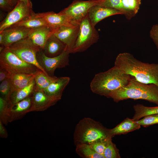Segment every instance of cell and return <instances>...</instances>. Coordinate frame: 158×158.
<instances>
[{
	"mask_svg": "<svg viewBox=\"0 0 158 158\" xmlns=\"http://www.w3.org/2000/svg\"><path fill=\"white\" fill-rule=\"evenodd\" d=\"M54 30L47 26H42L32 29L28 37L35 45L42 50Z\"/></svg>",
	"mask_w": 158,
	"mask_h": 158,
	"instance_id": "obj_16",
	"label": "cell"
},
{
	"mask_svg": "<svg viewBox=\"0 0 158 158\" xmlns=\"http://www.w3.org/2000/svg\"><path fill=\"white\" fill-rule=\"evenodd\" d=\"M135 121L140 126L144 127L158 124V114L147 115Z\"/></svg>",
	"mask_w": 158,
	"mask_h": 158,
	"instance_id": "obj_32",
	"label": "cell"
},
{
	"mask_svg": "<svg viewBox=\"0 0 158 158\" xmlns=\"http://www.w3.org/2000/svg\"><path fill=\"white\" fill-rule=\"evenodd\" d=\"M39 16L46 22L48 27L54 30L62 26H71L79 25L72 21L66 15L53 11L39 13Z\"/></svg>",
	"mask_w": 158,
	"mask_h": 158,
	"instance_id": "obj_14",
	"label": "cell"
},
{
	"mask_svg": "<svg viewBox=\"0 0 158 158\" xmlns=\"http://www.w3.org/2000/svg\"><path fill=\"white\" fill-rule=\"evenodd\" d=\"M34 75L20 73L10 74L8 78L14 91L28 85L34 80Z\"/></svg>",
	"mask_w": 158,
	"mask_h": 158,
	"instance_id": "obj_21",
	"label": "cell"
},
{
	"mask_svg": "<svg viewBox=\"0 0 158 158\" xmlns=\"http://www.w3.org/2000/svg\"><path fill=\"white\" fill-rule=\"evenodd\" d=\"M98 5L114 8L123 12L121 0H101Z\"/></svg>",
	"mask_w": 158,
	"mask_h": 158,
	"instance_id": "obj_33",
	"label": "cell"
},
{
	"mask_svg": "<svg viewBox=\"0 0 158 158\" xmlns=\"http://www.w3.org/2000/svg\"><path fill=\"white\" fill-rule=\"evenodd\" d=\"M150 35L158 50V24L152 27L150 32Z\"/></svg>",
	"mask_w": 158,
	"mask_h": 158,
	"instance_id": "obj_35",
	"label": "cell"
},
{
	"mask_svg": "<svg viewBox=\"0 0 158 158\" xmlns=\"http://www.w3.org/2000/svg\"><path fill=\"white\" fill-rule=\"evenodd\" d=\"M11 105L8 101L0 97V120L6 125L9 122V108Z\"/></svg>",
	"mask_w": 158,
	"mask_h": 158,
	"instance_id": "obj_28",
	"label": "cell"
},
{
	"mask_svg": "<svg viewBox=\"0 0 158 158\" xmlns=\"http://www.w3.org/2000/svg\"><path fill=\"white\" fill-rule=\"evenodd\" d=\"M140 126L132 119L127 118L115 127L109 129V134L113 138L115 135L126 134L138 130Z\"/></svg>",
	"mask_w": 158,
	"mask_h": 158,
	"instance_id": "obj_20",
	"label": "cell"
},
{
	"mask_svg": "<svg viewBox=\"0 0 158 158\" xmlns=\"http://www.w3.org/2000/svg\"><path fill=\"white\" fill-rule=\"evenodd\" d=\"M42 26H48L46 22L39 16V13L33 12L29 16L11 27L22 26L32 29Z\"/></svg>",
	"mask_w": 158,
	"mask_h": 158,
	"instance_id": "obj_22",
	"label": "cell"
},
{
	"mask_svg": "<svg viewBox=\"0 0 158 158\" xmlns=\"http://www.w3.org/2000/svg\"><path fill=\"white\" fill-rule=\"evenodd\" d=\"M31 104L30 96L11 105L9 108V122L20 119L28 113Z\"/></svg>",
	"mask_w": 158,
	"mask_h": 158,
	"instance_id": "obj_17",
	"label": "cell"
},
{
	"mask_svg": "<svg viewBox=\"0 0 158 158\" xmlns=\"http://www.w3.org/2000/svg\"><path fill=\"white\" fill-rule=\"evenodd\" d=\"M13 90L9 78H7L1 82L0 84L1 97L8 101Z\"/></svg>",
	"mask_w": 158,
	"mask_h": 158,
	"instance_id": "obj_29",
	"label": "cell"
},
{
	"mask_svg": "<svg viewBox=\"0 0 158 158\" xmlns=\"http://www.w3.org/2000/svg\"><path fill=\"white\" fill-rule=\"evenodd\" d=\"M112 138L108 140L105 149L104 155L105 158H120L119 150L112 141Z\"/></svg>",
	"mask_w": 158,
	"mask_h": 158,
	"instance_id": "obj_30",
	"label": "cell"
},
{
	"mask_svg": "<svg viewBox=\"0 0 158 158\" xmlns=\"http://www.w3.org/2000/svg\"><path fill=\"white\" fill-rule=\"evenodd\" d=\"M76 152L81 157L83 158H105L103 155L96 152L89 144L79 143L75 145Z\"/></svg>",
	"mask_w": 158,
	"mask_h": 158,
	"instance_id": "obj_27",
	"label": "cell"
},
{
	"mask_svg": "<svg viewBox=\"0 0 158 158\" xmlns=\"http://www.w3.org/2000/svg\"><path fill=\"white\" fill-rule=\"evenodd\" d=\"M10 74L4 69L0 68V82L8 78Z\"/></svg>",
	"mask_w": 158,
	"mask_h": 158,
	"instance_id": "obj_37",
	"label": "cell"
},
{
	"mask_svg": "<svg viewBox=\"0 0 158 158\" xmlns=\"http://www.w3.org/2000/svg\"><path fill=\"white\" fill-rule=\"evenodd\" d=\"M101 0H74L60 12L68 16L73 22L79 24L88 14L90 8L98 4Z\"/></svg>",
	"mask_w": 158,
	"mask_h": 158,
	"instance_id": "obj_9",
	"label": "cell"
},
{
	"mask_svg": "<svg viewBox=\"0 0 158 158\" xmlns=\"http://www.w3.org/2000/svg\"><path fill=\"white\" fill-rule=\"evenodd\" d=\"M29 112L45 111L55 104L61 98L48 96L43 91L34 90L32 95Z\"/></svg>",
	"mask_w": 158,
	"mask_h": 158,
	"instance_id": "obj_12",
	"label": "cell"
},
{
	"mask_svg": "<svg viewBox=\"0 0 158 158\" xmlns=\"http://www.w3.org/2000/svg\"><path fill=\"white\" fill-rule=\"evenodd\" d=\"M70 54L67 47L60 55L52 57L46 56L42 49L37 52L36 58L39 64L49 75L53 76L57 68H64L69 65V56Z\"/></svg>",
	"mask_w": 158,
	"mask_h": 158,
	"instance_id": "obj_8",
	"label": "cell"
},
{
	"mask_svg": "<svg viewBox=\"0 0 158 158\" xmlns=\"http://www.w3.org/2000/svg\"><path fill=\"white\" fill-rule=\"evenodd\" d=\"M131 78L114 66L96 74L90 82V89L95 94L109 98L113 92L127 85Z\"/></svg>",
	"mask_w": 158,
	"mask_h": 158,
	"instance_id": "obj_2",
	"label": "cell"
},
{
	"mask_svg": "<svg viewBox=\"0 0 158 158\" xmlns=\"http://www.w3.org/2000/svg\"><path fill=\"white\" fill-rule=\"evenodd\" d=\"M98 31L92 23L88 16L79 24V29L76 40L71 53L83 52L98 41Z\"/></svg>",
	"mask_w": 158,
	"mask_h": 158,
	"instance_id": "obj_5",
	"label": "cell"
},
{
	"mask_svg": "<svg viewBox=\"0 0 158 158\" xmlns=\"http://www.w3.org/2000/svg\"><path fill=\"white\" fill-rule=\"evenodd\" d=\"M70 80L68 77H57L43 92L48 96L61 99L63 92Z\"/></svg>",
	"mask_w": 158,
	"mask_h": 158,
	"instance_id": "obj_19",
	"label": "cell"
},
{
	"mask_svg": "<svg viewBox=\"0 0 158 158\" xmlns=\"http://www.w3.org/2000/svg\"><path fill=\"white\" fill-rule=\"evenodd\" d=\"M135 114L132 119L135 121L138 120L147 115L158 114V106L148 107L137 104L133 106Z\"/></svg>",
	"mask_w": 158,
	"mask_h": 158,
	"instance_id": "obj_26",
	"label": "cell"
},
{
	"mask_svg": "<svg viewBox=\"0 0 158 158\" xmlns=\"http://www.w3.org/2000/svg\"><path fill=\"white\" fill-rule=\"evenodd\" d=\"M33 12L32 7L19 0L13 9L9 12L0 23V32L10 28L29 16Z\"/></svg>",
	"mask_w": 158,
	"mask_h": 158,
	"instance_id": "obj_10",
	"label": "cell"
},
{
	"mask_svg": "<svg viewBox=\"0 0 158 158\" xmlns=\"http://www.w3.org/2000/svg\"><path fill=\"white\" fill-rule=\"evenodd\" d=\"M17 2H18L19 0L24 2L27 6L32 7V3L30 0H14Z\"/></svg>",
	"mask_w": 158,
	"mask_h": 158,
	"instance_id": "obj_38",
	"label": "cell"
},
{
	"mask_svg": "<svg viewBox=\"0 0 158 158\" xmlns=\"http://www.w3.org/2000/svg\"><path fill=\"white\" fill-rule=\"evenodd\" d=\"M111 137L107 129L98 122L90 118H85L77 124L73 139L75 145L79 143L90 145L97 140Z\"/></svg>",
	"mask_w": 158,
	"mask_h": 158,
	"instance_id": "obj_4",
	"label": "cell"
},
{
	"mask_svg": "<svg viewBox=\"0 0 158 158\" xmlns=\"http://www.w3.org/2000/svg\"><path fill=\"white\" fill-rule=\"evenodd\" d=\"M141 0H121L123 12L126 18L130 20L138 12Z\"/></svg>",
	"mask_w": 158,
	"mask_h": 158,
	"instance_id": "obj_25",
	"label": "cell"
},
{
	"mask_svg": "<svg viewBox=\"0 0 158 158\" xmlns=\"http://www.w3.org/2000/svg\"><path fill=\"white\" fill-rule=\"evenodd\" d=\"M109 98L116 102L128 99H141L158 105V86L140 82L131 76L127 85L113 92Z\"/></svg>",
	"mask_w": 158,
	"mask_h": 158,
	"instance_id": "obj_3",
	"label": "cell"
},
{
	"mask_svg": "<svg viewBox=\"0 0 158 158\" xmlns=\"http://www.w3.org/2000/svg\"><path fill=\"white\" fill-rule=\"evenodd\" d=\"M79 25L63 26L54 30L53 34L66 46L71 53L78 35Z\"/></svg>",
	"mask_w": 158,
	"mask_h": 158,
	"instance_id": "obj_13",
	"label": "cell"
},
{
	"mask_svg": "<svg viewBox=\"0 0 158 158\" xmlns=\"http://www.w3.org/2000/svg\"><path fill=\"white\" fill-rule=\"evenodd\" d=\"M114 66L140 82L158 86V63L142 62L132 54L124 52L117 56Z\"/></svg>",
	"mask_w": 158,
	"mask_h": 158,
	"instance_id": "obj_1",
	"label": "cell"
},
{
	"mask_svg": "<svg viewBox=\"0 0 158 158\" xmlns=\"http://www.w3.org/2000/svg\"><path fill=\"white\" fill-rule=\"evenodd\" d=\"M118 14L123 15V13L117 10L97 4L90 8L88 16L92 23L95 26L98 23L103 19Z\"/></svg>",
	"mask_w": 158,
	"mask_h": 158,
	"instance_id": "obj_15",
	"label": "cell"
},
{
	"mask_svg": "<svg viewBox=\"0 0 158 158\" xmlns=\"http://www.w3.org/2000/svg\"><path fill=\"white\" fill-rule=\"evenodd\" d=\"M34 75L35 91H43L57 78L50 76L39 69Z\"/></svg>",
	"mask_w": 158,
	"mask_h": 158,
	"instance_id": "obj_24",
	"label": "cell"
},
{
	"mask_svg": "<svg viewBox=\"0 0 158 158\" xmlns=\"http://www.w3.org/2000/svg\"><path fill=\"white\" fill-rule=\"evenodd\" d=\"M32 29L22 26H14L0 32L1 46L8 48L13 44L28 37Z\"/></svg>",
	"mask_w": 158,
	"mask_h": 158,
	"instance_id": "obj_11",
	"label": "cell"
},
{
	"mask_svg": "<svg viewBox=\"0 0 158 158\" xmlns=\"http://www.w3.org/2000/svg\"><path fill=\"white\" fill-rule=\"evenodd\" d=\"M0 52V68L10 74L21 73L34 75L39 69L21 60L8 48L4 47Z\"/></svg>",
	"mask_w": 158,
	"mask_h": 158,
	"instance_id": "obj_6",
	"label": "cell"
},
{
	"mask_svg": "<svg viewBox=\"0 0 158 158\" xmlns=\"http://www.w3.org/2000/svg\"><path fill=\"white\" fill-rule=\"evenodd\" d=\"M8 134L5 128L3 125V123L0 120V136L2 138H7Z\"/></svg>",
	"mask_w": 158,
	"mask_h": 158,
	"instance_id": "obj_36",
	"label": "cell"
},
{
	"mask_svg": "<svg viewBox=\"0 0 158 158\" xmlns=\"http://www.w3.org/2000/svg\"><path fill=\"white\" fill-rule=\"evenodd\" d=\"M111 137L99 140L90 144L91 147L97 153L104 155V152L109 139Z\"/></svg>",
	"mask_w": 158,
	"mask_h": 158,
	"instance_id": "obj_31",
	"label": "cell"
},
{
	"mask_svg": "<svg viewBox=\"0 0 158 158\" xmlns=\"http://www.w3.org/2000/svg\"><path fill=\"white\" fill-rule=\"evenodd\" d=\"M34 80L26 87L14 90L11 95L8 102L11 105L31 96L35 90Z\"/></svg>",
	"mask_w": 158,
	"mask_h": 158,
	"instance_id": "obj_23",
	"label": "cell"
},
{
	"mask_svg": "<svg viewBox=\"0 0 158 158\" xmlns=\"http://www.w3.org/2000/svg\"><path fill=\"white\" fill-rule=\"evenodd\" d=\"M67 47L66 45L53 34L48 39L43 51L46 56L52 57L61 54Z\"/></svg>",
	"mask_w": 158,
	"mask_h": 158,
	"instance_id": "obj_18",
	"label": "cell"
},
{
	"mask_svg": "<svg viewBox=\"0 0 158 158\" xmlns=\"http://www.w3.org/2000/svg\"><path fill=\"white\" fill-rule=\"evenodd\" d=\"M18 2L14 0H0V7L4 10L9 12L13 9Z\"/></svg>",
	"mask_w": 158,
	"mask_h": 158,
	"instance_id": "obj_34",
	"label": "cell"
},
{
	"mask_svg": "<svg viewBox=\"0 0 158 158\" xmlns=\"http://www.w3.org/2000/svg\"><path fill=\"white\" fill-rule=\"evenodd\" d=\"M8 48L22 60L35 66L48 74L37 59V54L41 49L34 44L28 37L15 43Z\"/></svg>",
	"mask_w": 158,
	"mask_h": 158,
	"instance_id": "obj_7",
	"label": "cell"
}]
</instances>
